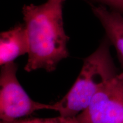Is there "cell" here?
<instances>
[{"mask_svg": "<svg viewBox=\"0 0 123 123\" xmlns=\"http://www.w3.org/2000/svg\"><path fill=\"white\" fill-rule=\"evenodd\" d=\"M0 123H74L73 117L59 116L51 118H29L19 119L12 121H1Z\"/></svg>", "mask_w": 123, "mask_h": 123, "instance_id": "7", "label": "cell"}, {"mask_svg": "<svg viewBox=\"0 0 123 123\" xmlns=\"http://www.w3.org/2000/svg\"><path fill=\"white\" fill-rule=\"evenodd\" d=\"M95 1L107 5L114 9L115 11L123 14V0H95Z\"/></svg>", "mask_w": 123, "mask_h": 123, "instance_id": "8", "label": "cell"}, {"mask_svg": "<svg viewBox=\"0 0 123 123\" xmlns=\"http://www.w3.org/2000/svg\"><path fill=\"white\" fill-rule=\"evenodd\" d=\"M111 45L105 37L98 49L84 59L74 84L61 100L54 104L60 116L73 118L79 114L95 95L119 74L110 53Z\"/></svg>", "mask_w": 123, "mask_h": 123, "instance_id": "2", "label": "cell"}, {"mask_svg": "<svg viewBox=\"0 0 123 123\" xmlns=\"http://www.w3.org/2000/svg\"><path fill=\"white\" fill-rule=\"evenodd\" d=\"M53 1H64V0H53Z\"/></svg>", "mask_w": 123, "mask_h": 123, "instance_id": "9", "label": "cell"}, {"mask_svg": "<svg viewBox=\"0 0 123 123\" xmlns=\"http://www.w3.org/2000/svg\"><path fill=\"white\" fill-rule=\"evenodd\" d=\"M29 53V43L24 24H18L0 34V65L14 62Z\"/></svg>", "mask_w": 123, "mask_h": 123, "instance_id": "5", "label": "cell"}, {"mask_svg": "<svg viewBox=\"0 0 123 123\" xmlns=\"http://www.w3.org/2000/svg\"><path fill=\"white\" fill-rule=\"evenodd\" d=\"M63 4V1L47 0L39 5L23 7L29 43L26 71L43 69L52 72L60 62L69 56V37L64 29Z\"/></svg>", "mask_w": 123, "mask_h": 123, "instance_id": "1", "label": "cell"}, {"mask_svg": "<svg viewBox=\"0 0 123 123\" xmlns=\"http://www.w3.org/2000/svg\"><path fill=\"white\" fill-rule=\"evenodd\" d=\"M91 5L93 14L104 27L106 37L116 49L117 57L123 68V16L119 12L110 11L103 5Z\"/></svg>", "mask_w": 123, "mask_h": 123, "instance_id": "6", "label": "cell"}, {"mask_svg": "<svg viewBox=\"0 0 123 123\" xmlns=\"http://www.w3.org/2000/svg\"><path fill=\"white\" fill-rule=\"evenodd\" d=\"M74 123H123V73L104 86Z\"/></svg>", "mask_w": 123, "mask_h": 123, "instance_id": "4", "label": "cell"}, {"mask_svg": "<svg viewBox=\"0 0 123 123\" xmlns=\"http://www.w3.org/2000/svg\"><path fill=\"white\" fill-rule=\"evenodd\" d=\"M17 65L14 62L1 66L0 73V119L12 121L37 111H55L54 104L34 101L27 95L17 77Z\"/></svg>", "mask_w": 123, "mask_h": 123, "instance_id": "3", "label": "cell"}]
</instances>
